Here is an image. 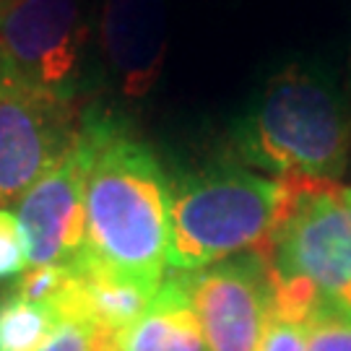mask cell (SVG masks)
I'll list each match as a JSON object with an SVG mask.
<instances>
[{
  "mask_svg": "<svg viewBox=\"0 0 351 351\" xmlns=\"http://www.w3.org/2000/svg\"><path fill=\"white\" fill-rule=\"evenodd\" d=\"M29 268V247L19 216L13 208L0 206V284H11Z\"/></svg>",
  "mask_w": 351,
  "mask_h": 351,
  "instance_id": "obj_12",
  "label": "cell"
},
{
  "mask_svg": "<svg viewBox=\"0 0 351 351\" xmlns=\"http://www.w3.org/2000/svg\"><path fill=\"white\" fill-rule=\"evenodd\" d=\"M349 91H351V52H349Z\"/></svg>",
  "mask_w": 351,
  "mask_h": 351,
  "instance_id": "obj_18",
  "label": "cell"
},
{
  "mask_svg": "<svg viewBox=\"0 0 351 351\" xmlns=\"http://www.w3.org/2000/svg\"><path fill=\"white\" fill-rule=\"evenodd\" d=\"M123 351H208L182 274H169L146 313L120 333Z\"/></svg>",
  "mask_w": 351,
  "mask_h": 351,
  "instance_id": "obj_10",
  "label": "cell"
},
{
  "mask_svg": "<svg viewBox=\"0 0 351 351\" xmlns=\"http://www.w3.org/2000/svg\"><path fill=\"white\" fill-rule=\"evenodd\" d=\"M86 0H16L0 8V42L21 81L78 99L86 86Z\"/></svg>",
  "mask_w": 351,
  "mask_h": 351,
  "instance_id": "obj_5",
  "label": "cell"
},
{
  "mask_svg": "<svg viewBox=\"0 0 351 351\" xmlns=\"http://www.w3.org/2000/svg\"><path fill=\"white\" fill-rule=\"evenodd\" d=\"M78 146L86 159L84 258L159 289L169 268V175L125 117L101 104L84 107Z\"/></svg>",
  "mask_w": 351,
  "mask_h": 351,
  "instance_id": "obj_1",
  "label": "cell"
},
{
  "mask_svg": "<svg viewBox=\"0 0 351 351\" xmlns=\"http://www.w3.org/2000/svg\"><path fill=\"white\" fill-rule=\"evenodd\" d=\"M99 50L110 86L125 101H143L159 84L167 58V3L104 0Z\"/></svg>",
  "mask_w": 351,
  "mask_h": 351,
  "instance_id": "obj_9",
  "label": "cell"
},
{
  "mask_svg": "<svg viewBox=\"0 0 351 351\" xmlns=\"http://www.w3.org/2000/svg\"><path fill=\"white\" fill-rule=\"evenodd\" d=\"M258 351H307V323L271 310V320Z\"/></svg>",
  "mask_w": 351,
  "mask_h": 351,
  "instance_id": "obj_15",
  "label": "cell"
},
{
  "mask_svg": "<svg viewBox=\"0 0 351 351\" xmlns=\"http://www.w3.org/2000/svg\"><path fill=\"white\" fill-rule=\"evenodd\" d=\"M58 320L55 304L29 300L13 284L0 289V351H39Z\"/></svg>",
  "mask_w": 351,
  "mask_h": 351,
  "instance_id": "obj_11",
  "label": "cell"
},
{
  "mask_svg": "<svg viewBox=\"0 0 351 351\" xmlns=\"http://www.w3.org/2000/svg\"><path fill=\"white\" fill-rule=\"evenodd\" d=\"M86 159L75 146L13 203L29 247V268L75 265L86 245L84 213Z\"/></svg>",
  "mask_w": 351,
  "mask_h": 351,
  "instance_id": "obj_8",
  "label": "cell"
},
{
  "mask_svg": "<svg viewBox=\"0 0 351 351\" xmlns=\"http://www.w3.org/2000/svg\"><path fill=\"white\" fill-rule=\"evenodd\" d=\"M94 330H97V326L86 315L65 310V313H60L58 326L52 328V333L39 351H91Z\"/></svg>",
  "mask_w": 351,
  "mask_h": 351,
  "instance_id": "obj_14",
  "label": "cell"
},
{
  "mask_svg": "<svg viewBox=\"0 0 351 351\" xmlns=\"http://www.w3.org/2000/svg\"><path fill=\"white\" fill-rule=\"evenodd\" d=\"M287 201L265 245L274 310L310 320L317 307L351 320V188L281 177Z\"/></svg>",
  "mask_w": 351,
  "mask_h": 351,
  "instance_id": "obj_3",
  "label": "cell"
},
{
  "mask_svg": "<svg viewBox=\"0 0 351 351\" xmlns=\"http://www.w3.org/2000/svg\"><path fill=\"white\" fill-rule=\"evenodd\" d=\"M11 3H16V0H0V8H5V5H11Z\"/></svg>",
  "mask_w": 351,
  "mask_h": 351,
  "instance_id": "obj_17",
  "label": "cell"
},
{
  "mask_svg": "<svg viewBox=\"0 0 351 351\" xmlns=\"http://www.w3.org/2000/svg\"><path fill=\"white\" fill-rule=\"evenodd\" d=\"M307 351H351V320L317 307L307 320Z\"/></svg>",
  "mask_w": 351,
  "mask_h": 351,
  "instance_id": "obj_13",
  "label": "cell"
},
{
  "mask_svg": "<svg viewBox=\"0 0 351 351\" xmlns=\"http://www.w3.org/2000/svg\"><path fill=\"white\" fill-rule=\"evenodd\" d=\"M16 81H19V73H16V68H13L11 55L5 52L3 42H0V94H3L8 86H13Z\"/></svg>",
  "mask_w": 351,
  "mask_h": 351,
  "instance_id": "obj_16",
  "label": "cell"
},
{
  "mask_svg": "<svg viewBox=\"0 0 351 351\" xmlns=\"http://www.w3.org/2000/svg\"><path fill=\"white\" fill-rule=\"evenodd\" d=\"M208 351H258L274 310V281L263 252H239L182 274Z\"/></svg>",
  "mask_w": 351,
  "mask_h": 351,
  "instance_id": "obj_7",
  "label": "cell"
},
{
  "mask_svg": "<svg viewBox=\"0 0 351 351\" xmlns=\"http://www.w3.org/2000/svg\"><path fill=\"white\" fill-rule=\"evenodd\" d=\"M229 146L268 177L339 182L351 154V91L326 65H284L234 120Z\"/></svg>",
  "mask_w": 351,
  "mask_h": 351,
  "instance_id": "obj_2",
  "label": "cell"
},
{
  "mask_svg": "<svg viewBox=\"0 0 351 351\" xmlns=\"http://www.w3.org/2000/svg\"><path fill=\"white\" fill-rule=\"evenodd\" d=\"M287 201V182L250 167L206 164L169 177V268L193 274L268 245Z\"/></svg>",
  "mask_w": 351,
  "mask_h": 351,
  "instance_id": "obj_4",
  "label": "cell"
},
{
  "mask_svg": "<svg viewBox=\"0 0 351 351\" xmlns=\"http://www.w3.org/2000/svg\"><path fill=\"white\" fill-rule=\"evenodd\" d=\"M84 107L16 81L0 94V206L11 208L75 146Z\"/></svg>",
  "mask_w": 351,
  "mask_h": 351,
  "instance_id": "obj_6",
  "label": "cell"
}]
</instances>
